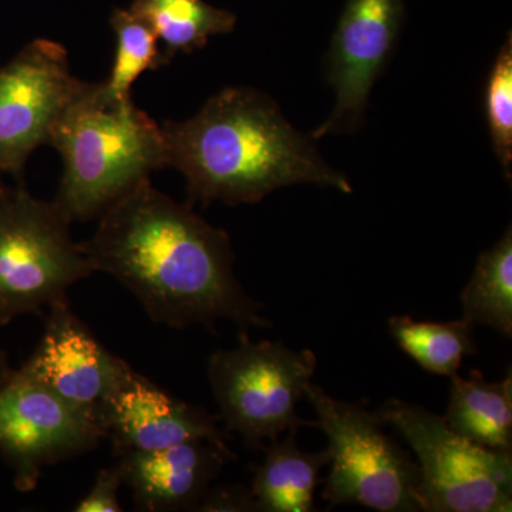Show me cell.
<instances>
[{"instance_id":"6da1fadb","label":"cell","mask_w":512,"mask_h":512,"mask_svg":"<svg viewBox=\"0 0 512 512\" xmlns=\"http://www.w3.org/2000/svg\"><path fill=\"white\" fill-rule=\"evenodd\" d=\"M80 245L93 271L126 286L160 325L212 329L225 319L241 332L269 326L261 303L235 276L227 232L158 191L150 178L107 208Z\"/></svg>"},{"instance_id":"7a4b0ae2","label":"cell","mask_w":512,"mask_h":512,"mask_svg":"<svg viewBox=\"0 0 512 512\" xmlns=\"http://www.w3.org/2000/svg\"><path fill=\"white\" fill-rule=\"evenodd\" d=\"M161 131L167 167L184 175L194 202L255 204L296 184L353 191L278 104L251 87H227L191 119L165 120Z\"/></svg>"},{"instance_id":"3957f363","label":"cell","mask_w":512,"mask_h":512,"mask_svg":"<svg viewBox=\"0 0 512 512\" xmlns=\"http://www.w3.org/2000/svg\"><path fill=\"white\" fill-rule=\"evenodd\" d=\"M49 146L63 160L53 204L70 224L99 218L154 170L167 167L161 126L131 97L107 96L103 83H83Z\"/></svg>"},{"instance_id":"277c9868","label":"cell","mask_w":512,"mask_h":512,"mask_svg":"<svg viewBox=\"0 0 512 512\" xmlns=\"http://www.w3.org/2000/svg\"><path fill=\"white\" fill-rule=\"evenodd\" d=\"M69 227L53 201L37 200L23 184L0 185V325L43 315L93 274Z\"/></svg>"},{"instance_id":"5b68a950","label":"cell","mask_w":512,"mask_h":512,"mask_svg":"<svg viewBox=\"0 0 512 512\" xmlns=\"http://www.w3.org/2000/svg\"><path fill=\"white\" fill-rule=\"evenodd\" d=\"M305 396L318 414V427L328 436L330 473L322 498L329 507L359 504L380 512L420 511L419 467L383 430L377 414L357 403L333 399L312 382Z\"/></svg>"},{"instance_id":"8992f818","label":"cell","mask_w":512,"mask_h":512,"mask_svg":"<svg viewBox=\"0 0 512 512\" xmlns=\"http://www.w3.org/2000/svg\"><path fill=\"white\" fill-rule=\"evenodd\" d=\"M416 454L420 511H512V453L490 450L463 439L439 414L403 400L377 410Z\"/></svg>"},{"instance_id":"52a82bcc","label":"cell","mask_w":512,"mask_h":512,"mask_svg":"<svg viewBox=\"0 0 512 512\" xmlns=\"http://www.w3.org/2000/svg\"><path fill=\"white\" fill-rule=\"evenodd\" d=\"M315 370L312 350H292L268 340L252 343L248 332H239L237 348L215 350L208 360V379L225 431L239 434L258 450L285 430L312 426L298 416L296 406Z\"/></svg>"},{"instance_id":"ba28073f","label":"cell","mask_w":512,"mask_h":512,"mask_svg":"<svg viewBox=\"0 0 512 512\" xmlns=\"http://www.w3.org/2000/svg\"><path fill=\"white\" fill-rule=\"evenodd\" d=\"M103 439L96 416L19 370L0 383V454L20 493L35 490L46 467L92 451Z\"/></svg>"},{"instance_id":"9c48e42d","label":"cell","mask_w":512,"mask_h":512,"mask_svg":"<svg viewBox=\"0 0 512 512\" xmlns=\"http://www.w3.org/2000/svg\"><path fill=\"white\" fill-rule=\"evenodd\" d=\"M60 43L36 39L0 67V174L22 184L36 148L50 143L64 110L83 86Z\"/></svg>"},{"instance_id":"30bf717a","label":"cell","mask_w":512,"mask_h":512,"mask_svg":"<svg viewBox=\"0 0 512 512\" xmlns=\"http://www.w3.org/2000/svg\"><path fill=\"white\" fill-rule=\"evenodd\" d=\"M403 15V0H346L326 56L335 106L312 138L359 126L373 86L393 55Z\"/></svg>"},{"instance_id":"8fae6325","label":"cell","mask_w":512,"mask_h":512,"mask_svg":"<svg viewBox=\"0 0 512 512\" xmlns=\"http://www.w3.org/2000/svg\"><path fill=\"white\" fill-rule=\"evenodd\" d=\"M45 319L42 339L19 372L99 419L101 403L131 366L101 345L69 299L49 306Z\"/></svg>"},{"instance_id":"7c38bea8","label":"cell","mask_w":512,"mask_h":512,"mask_svg":"<svg viewBox=\"0 0 512 512\" xmlns=\"http://www.w3.org/2000/svg\"><path fill=\"white\" fill-rule=\"evenodd\" d=\"M218 419L202 407L171 396L133 369L99 409L100 424L113 444L114 456L127 451L161 450L192 440L211 441L231 450Z\"/></svg>"},{"instance_id":"4fadbf2b","label":"cell","mask_w":512,"mask_h":512,"mask_svg":"<svg viewBox=\"0 0 512 512\" xmlns=\"http://www.w3.org/2000/svg\"><path fill=\"white\" fill-rule=\"evenodd\" d=\"M116 457L137 510L147 512L197 511L225 463L237 458L207 440Z\"/></svg>"},{"instance_id":"5bb4252c","label":"cell","mask_w":512,"mask_h":512,"mask_svg":"<svg viewBox=\"0 0 512 512\" xmlns=\"http://www.w3.org/2000/svg\"><path fill=\"white\" fill-rule=\"evenodd\" d=\"M296 430H289L284 441H272L264 463L255 471L249 490L259 512L316 511V487L322 468L329 466L330 451L306 453L296 444Z\"/></svg>"},{"instance_id":"9a60e30c","label":"cell","mask_w":512,"mask_h":512,"mask_svg":"<svg viewBox=\"0 0 512 512\" xmlns=\"http://www.w3.org/2000/svg\"><path fill=\"white\" fill-rule=\"evenodd\" d=\"M454 433L478 446L512 453V376L487 382L477 369L467 379L451 377L450 402L444 416Z\"/></svg>"},{"instance_id":"2e32d148","label":"cell","mask_w":512,"mask_h":512,"mask_svg":"<svg viewBox=\"0 0 512 512\" xmlns=\"http://www.w3.org/2000/svg\"><path fill=\"white\" fill-rule=\"evenodd\" d=\"M128 10L153 30L168 63L204 49L211 37L228 35L237 26V15L205 0H134Z\"/></svg>"},{"instance_id":"e0dca14e","label":"cell","mask_w":512,"mask_h":512,"mask_svg":"<svg viewBox=\"0 0 512 512\" xmlns=\"http://www.w3.org/2000/svg\"><path fill=\"white\" fill-rule=\"evenodd\" d=\"M461 319L470 326H490L512 336V232L478 258L473 276L461 292Z\"/></svg>"},{"instance_id":"ac0fdd59","label":"cell","mask_w":512,"mask_h":512,"mask_svg":"<svg viewBox=\"0 0 512 512\" xmlns=\"http://www.w3.org/2000/svg\"><path fill=\"white\" fill-rule=\"evenodd\" d=\"M389 330L400 349L434 375L456 376L464 357L476 352L473 326L463 319L441 323L393 316Z\"/></svg>"},{"instance_id":"d6986e66","label":"cell","mask_w":512,"mask_h":512,"mask_svg":"<svg viewBox=\"0 0 512 512\" xmlns=\"http://www.w3.org/2000/svg\"><path fill=\"white\" fill-rule=\"evenodd\" d=\"M110 26L116 36V52L110 76L103 83L104 92L113 99H130L131 87L147 70L168 64L153 30L130 10L114 9Z\"/></svg>"},{"instance_id":"ffe728a7","label":"cell","mask_w":512,"mask_h":512,"mask_svg":"<svg viewBox=\"0 0 512 512\" xmlns=\"http://www.w3.org/2000/svg\"><path fill=\"white\" fill-rule=\"evenodd\" d=\"M485 117L495 156L511 180L512 167V39L511 33L488 74L484 94Z\"/></svg>"},{"instance_id":"44dd1931","label":"cell","mask_w":512,"mask_h":512,"mask_svg":"<svg viewBox=\"0 0 512 512\" xmlns=\"http://www.w3.org/2000/svg\"><path fill=\"white\" fill-rule=\"evenodd\" d=\"M123 476L119 464L101 468L97 473L92 490L74 507L76 512H121L119 490Z\"/></svg>"},{"instance_id":"7402d4cb","label":"cell","mask_w":512,"mask_h":512,"mask_svg":"<svg viewBox=\"0 0 512 512\" xmlns=\"http://www.w3.org/2000/svg\"><path fill=\"white\" fill-rule=\"evenodd\" d=\"M197 511L205 512H251L256 511L251 490L244 487H217L208 491Z\"/></svg>"},{"instance_id":"603a6c76","label":"cell","mask_w":512,"mask_h":512,"mask_svg":"<svg viewBox=\"0 0 512 512\" xmlns=\"http://www.w3.org/2000/svg\"><path fill=\"white\" fill-rule=\"evenodd\" d=\"M12 372L13 370L10 369L8 356H6V353L3 352V350H0V383H2L3 380L8 379V377L12 375Z\"/></svg>"},{"instance_id":"cb8c5ba5","label":"cell","mask_w":512,"mask_h":512,"mask_svg":"<svg viewBox=\"0 0 512 512\" xmlns=\"http://www.w3.org/2000/svg\"><path fill=\"white\" fill-rule=\"evenodd\" d=\"M0 177H2V174H0ZM0 185H2V180H0Z\"/></svg>"}]
</instances>
